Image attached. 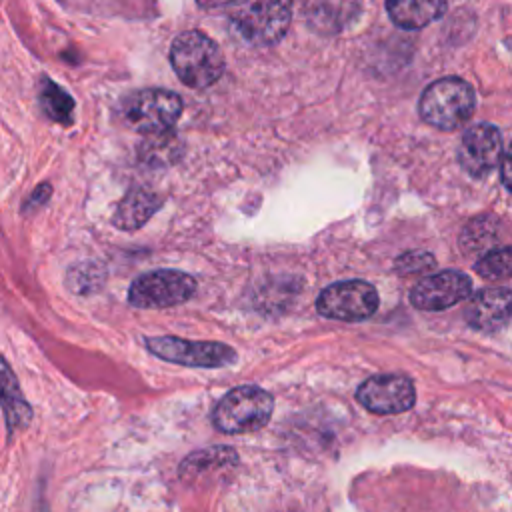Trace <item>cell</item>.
I'll use <instances>...</instances> for the list:
<instances>
[{"label":"cell","mask_w":512,"mask_h":512,"mask_svg":"<svg viewBox=\"0 0 512 512\" xmlns=\"http://www.w3.org/2000/svg\"><path fill=\"white\" fill-rule=\"evenodd\" d=\"M170 64L182 84L208 88L224 72V56L218 44L198 30L178 34L170 46Z\"/></svg>","instance_id":"obj_1"},{"label":"cell","mask_w":512,"mask_h":512,"mask_svg":"<svg viewBox=\"0 0 512 512\" xmlns=\"http://www.w3.org/2000/svg\"><path fill=\"white\" fill-rule=\"evenodd\" d=\"M146 348L168 362L190 368H222L236 362V352L222 342H192L178 336H148Z\"/></svg>","instance_id":"obj_8"},{"label":"cell","mask_w":512,"mask_h":512,"mask_svg":"<svg viewBox=\"0 0 512 512\" xmlns=\"http://www.w3.org/2000/svg\"><path fill=\"white\" fill-rule=\"evenodd\" d=\"M180 150V140L168 130L162 134L148 136V140L142 142L140 160L150 166H166L176 160Z\"/></svg>","instance_id":"obj_20"},{"label":"cell","mask_w":512,"mask_h":512,"mask_svg":"<svg viewBox=\"0 0 512 512\" xmlns=\"http://www.w3.org/2000/svg\"><path fill=\"white\" fill-rule=\"evenodd\" d=\"M50 192H52V188H50V184H38L36 188H34V192L24 200V204H22V214H32V212H36L40 206H44L46 204V200L50 198Z\"/></svg>","instance_id":"obj_24"},{"label":"cell","mask_w":512,"mask_h":512,"mask_svg":"<svg viewBox=\"0 0 512 512\" xmlns=\"http://www.w3.org/2000/svg\"><path fill=\"white\" fill-rule=\"evenodd\" d=\"M502 136L492 124H476L468 128L460 140L458 162L474 178L492 172L502 160Z\"/></svg>","instance_id":"obj_11"},{"label":"cell","mask_w":512,"mask_h":512,"mask_svg":"<svg viewBox=\"0 0 512 512\" xmlns=\"http://www.w3.org/2000/svg\"><path fill=\"white\" fill-rule=\"evenodd\" d=\"M162 206V198L148 188H130L118 202L112 224L120 230H138Z\"/></svg>","instance_id":"obj_15"},{"label":"cell","mask_w":512,"mask_h":512,"mask_svg":"<svg viewBox=\"0 0 512 512\" xmlns=\"http://www.w3.org/2000/svg\"><path fill=\"white\" fill-rule=\"evenodd\" d=\"M500 220L494 216H476L460 232V248L466 254H480L494 250L500 242Z\"/></svg>","instance_id":"obj_18"},{"label":"cell","mask_w":512,"mask_h":512,"mask_svg":"<svg viewBox=\"0 0 512 512\" xmlns=\"http://www.w3.org/2000/svg\"><path fill=\"white\" fill-rule=\"evenodd\" d=\"M38 100H40L42 112L50 120L62 122V124H68L72 120V112H74L72 96L66 90H62L56 82H52L50 78H42Z\"/></svg>","instance_id":"obj_19"},{"label":"cell","mask_w":512,"mask_h":512,"mask_svg":"<svg viewBox=\"0 0 512 512\" xmlns=\"http://www.w3.org/2000/svg\"><path fill=\"white\" fill-rule=\"evenodd\" d=\"M202 8H208V10H212V8H222V6H228L230 4V0H196Z\"/></svg>","instance_id":"obj_25"},{"label":"cell","mask_w":512,"mask_h":512,"mask_svg":"<svg viewBox=\"0 0 512 512\" xmlns=\"http://www.w3.org/2000/svg\"><path fill=\"white\" fill-rule=\"evenodd\" d=\"M356 398L372 414H400L414 406L416 390L402 374H376L358 386Z\"/></svg>","instance_id":"obj_9"},{"label":"cell","mask_w":512,"mask_h":512,"mask_svg":"<svg viewBox=\"0 0 512 512\" xmlns=\"http://www.w3.org/2000/svg\"><path fill=\"white\" fill-rule=\"evenodd\" d=\"M228 18L234 30L252 46H272L288 30L290 0H230Z\"/></svg>","instance_id":"obj_2"},{"label":"cell","mask_w":512,"mask_h":512,"mask_svg":"<svg viewBox=\"0 0 512 512\" xmlns=\"http://www.w3.org/2000/svg\"><path fill=\"white\" fill-rule=\"evenodd\" d=\"M104 282V270L96 262H80L68 270L66 284L76 294H90Z\"/></svg>","instance_id":"obj_21"},{"label":"cell","mask_w":512,"mask_h":512,"mask_svg":"<svg viewBox=\"0 0 512 512\" xmlns=\"http://www.w3.org/2000/svg\"><path fill=\"white\" fill-rule=\"evenodd\" d=\"M436 266V260L430 252H406L394 262V270L402 276L426 274Z\"/></svg>","instance_id":"obj_23"},{"label":"cell","mask_w":512,"mask_h":512,"mask_svg":"<svg viewBox=\"0 0 512 512\" xmlns=\"http://www.w3.org/2000/svg\"><path fill=\"white\" fill-rule=\"evenodd\" d=\"M274 398L260 386H236L224 394L212 412L214 426L224 434H248L264 428L272 416Z\"/></svg>","instance_id":"obj_3"},{"label":"cell","mask_w":512,"mask_h":512,"mask_svg":"<svg viewBox=\"0 0 512 512\" xmlns=\"http://www.w3.org/2000/svg\"><path fill=\"white\" fill-rule=\"evenodd\" d=\"M474 270L486 280H504V278H508L510 270H512V250L508 246L488 250L484 256H480Z\"/></svg>","instance_id":"obj_22"},{"label":"cell","mask_w":512,"mask_h":512,"mask_svg":"<svg viewBox=\"0 0 512 512\" xmlns=\"http://www.w3.org/2000/svg\"><path fill=\"white\" fill-rule=\"evenodd\" d=\"M470 292L472 282L466 274L444 270L416 282V286L410 290V302L418 310L438 312L466 300Z\"/></svg>","instance_id":"obj_10"},{"label":"cell","mask_w":512,"mask_h":512,"mask_svg":"<svg viewBox=\"0 0 512 512\" xmlns=\"http://www.w3.org/2000/svg\"><path fill=\"white\" fill-rule=\"evenodd\" d=\"M182 114V98L176 92L144 88L128 94L120 104V116L128 128L144 136L168 132Z\"/></svg>","instance_id":"obj_5"},{"label":"cell","mask_w":512,"mask_h":512,"mask_svg":"<svg viewBox=\"0 0 512 512\" xmlns=\"http://www.w3.org/2000/svg\"><path fill=\"white\" fill-rule=\"evenodd\" d=\"M476 96L472 86L456 76L432 82L420 96V116L440 130H456L474 114Z\"/></svg>","instance_id":"obj_4"},{"label":"cell","mask_w":512,"mask_h":512,"mask_svg":"<svg viewBox=\"0 0 512 512\" xmlns=\"http://www.w3.org/2000/svg\"><path fill=\"white\" fill-rule=\"evenodd\" d=\"M446 0H386L390 20L404 30H418L446 12Z\"/></svg>","instance_id":"obj_16"},{"label":"cell","mask_w":512,"mask_h":512,"mask_svg":"<svg viewBox=\"0 0 512 512\" xmlns=\"http://www.w3.org/2000/svg\"><path fill=\"white\" fill-rule=\"evenodd\" d=\"M378 292L370 282L344 280L324 288L316 300V310L324 318L360 322L370 318L378 308Z\"/></svg>","instance_id":"obj_7"},{"label":"cell","mask_w":512,"mask_h":512,"mask_svg":"<svg viewBox=\"0 0 512 512\" xmlns=\"http://www.w3.org/2000/svg\"><path fill=\"white\" fill-rule=\"evenodd\" d=\"M466 322L480 332H498L510 320V290L508 288H484L476 292L466 310Z\"/></svg>","instance_id":"obj_12"},{"label":"cell","mask_w":512,"mask_h":512,"mask_svg":"<svg viewBox=\"0 0 512 512\" xmlns=\"http://www.w3.org/2000/svg\"><path fill=\"white\" fill-rule=\"evenodd\" d=\"M238 464V454L230 446H212L186 456L180 464V478L186 482L200 480L206 474L222 472Z\"/></svg>","instance_id":"obj_17"},{"label":"cell","mask_w":512,"mask_h":512,"mask_svg":"<svg viewBox=\"0 0 512 512\" xmlns=\"http://www.w3.org/2000/svg\"><path fill=\"white\" fill-rule=\"evenodd\" d=\"M0 408L4 412L6 430L10 438L18 430H24L32 420V408L20 390L18 378L2 356H0Z\"/></svg>","instance_id":"obj_13"},{"label":"cell","mask_w":512,"mask_h":512,"mask_svg":"<svg viewBox=\"0 0 512 512\" xmlns=\"http://www.w3.org/2000/svg\"><path fill=\"white\" fill-rule=\"evenodd\" d=\"M360 6V0H306L304 12L312 28L334 34L354 22Z\"/></svg>","instance_id":"obj_14"},{"label":"cell","mask_w":512,"mask_h":512,"mask_svg":"<svg viewBox=\"0 0 512 512\" xmlns=\"http://www.w3.org/2000/svg\"><path fill=\"white\" fill-rule=\"evenodd\" d=\"M196 292V280L180 270H152L138 276L128 302L136 308H170L190 300Z\"/></svg>","instance_id":"obj_6"}]
</instances>
